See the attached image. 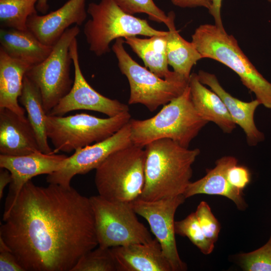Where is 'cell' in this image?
I'll return each instance as SVG.
<instances>
[{
  "label": "cell",
  "mask_w": 271,
  "mask_h": 271,
  "mask_svg": "<svg viewBox=\"0 0 271 271\" xmlns=\"http://www.w3.org/2000/svg\"><path fill=\"white\" fill-rule=\"evenodd\" d=\"M3 221L0 237L25 271H71L98 245L89 198L71 186L29 181Z\"/></svg>",
  "instance_id": "1"
},
{
  "label": "cell",
  "mask_w": 271,
  "mask_h": 271,
  "mask_svg": "<svg viewBox=\"0 0 271 271\" xmlns=\"http://www.w3.org/2000/svg\"><path fill=\"white\" fill-rule=\"evenodd\" d=\"M145 148V185L138 198L154 201L183 194L200 150L189 149L169 139L157 140Z\"/></svg>",
  "instance_id": "2"
},
{
  "label": "cell",
  "mask_w": 271,
  "mask_h": 271,
  "mask_svg": "<svg viewBox=\"0 0 271 271\" xmlns=\"http://www.w3.org/2000/svg\"><path fill=\"white\" fill-rule=\"evenodd\" d=\"M129 123L134 146L144 148L157 140L169 139L188 148L208 122L195 109L188 85L181 95L164 105L153 117L130 119Z\"/></svg>",
  "instance_id": "3"
},
{
  "label": "cell",
  "mask_w": 271,
  "mask_h": 271,
  "mask_svg": "<svg viewBox=\"0 0 271 271\" xmlns=\"http://www.w3.org/2000/svg\"><path fill=\"white\" fill-rule=\"evenodd\" d=\"M191 42L203 58L214 60L231 69L260 104L271 109V83L249 61L232 35L215 24H202L195 30Z\"/></svg>",
  "instance_id": "4"
},
{
  "label": "cell",
  "mask_w": 271,
  "mask_h": 271,
  "mask_svg": "<svg viewBox=\"0 0 271 271\" xmlns=\"http://www.w3.org/2000/svg\"><path fill=\"white\" fill-rule=\"evenodd\" d=\"M145 152L133 144L110 155L96 169L98 195L109 201L131 202L145 185Z\"/></svg>",
  "instance_id": "5"
},
{
  "label": "cell",
  "mask_w": 271,
  "mask_h": 271,
  "mask_svg": "<svg viewBox=\"0 0 271 271\" xmlns=\"http://www.w3.org/2000/svg\"><path fill=\"white\" fill-rule=\"evenodd\" d=\"M87 12L91 18L85 24L83 32L89 50L97 56L109 52L110 43L118 38L167 34L155 29L147 20L124 12L113 0L91 3Z\"/></svg>",
  "instance_id": "6"
},
{
  "label": "cell",
  "mask_w": 271,
  "mask_h": 271,
  "mask_svg": "<svg viewBox=\"0 0 271 271\" xmlns=\"http://www.w3.org/2000/svg\"><path fill=\"white\" fill-rule=\"evenodd\" d=\"M130 119L128 111L105 118L84 113L66 116L47 115V134L54 147V154L70 153L107 139Z\"/></svg>",
  "instance_id": "7"
},
{
  "label": "cell",
  "mask_w": 271,
  "mask_h": 271,
  "mask_svg": "<svg viewBox=\"0 0 271 271\" xmlns=\"http://www.w3.org/2000/svg\"><path fill=\"white\" fill-rule=\"evenodd\" d=\"M124 43L123 38L116 39L112 50L129 83V104H141L153 112L183 93L189 79L178 73L172 78H160L135 61L125 51Z\"/></svg>",
  "instance_id": "8"
},
{
  "label": "cell",
  "mask_w": 271,
  "mask_h": 271,
  "mask_svg": "<svg viewBox=\"0 0 271 271\" xmlns=\"http://www.w3.org/2000/svg\"><path fill=\"white\" fill-rule=\"evenodd\" d=\"M99 246L111 248L131 243H147L152 235L140 222L130 202L109 201L100 195L89 197Z\"/></svg>",
  "instance_id": "9"
},
{
  "label": "cell",
  "mask_w": 271,
  "mask_h": 271,
  "mask_svg": "<svg viewBox=\"0 0 271 271\" xmlns=\"http://www.w3.org/2000/svg\"><path fill=\"white\" fill-rule=\"evenodd\" d=\"M79 33L77 25L67 29L53 46L48 56L32 66L26 73L39 88L47 114L72 87L73 81L70 76L72 63L70 46Z\"/></svg>",
  "instance_id": "10"
},
{
  "label": "cell",
  "mask_w": 271,
  "mask_h": 271,
  "mask_svg": "<svg viewBox=\"0 0 271 271\" xmlns=\"http://www.w3.org/2000/svg\"><path fill=\"white\" fill-rule=\"evenodd\" d=\"M185 199L182 194L154 201L138 198L130 202L136 213L149 223L173 271H184L187 269L177 250L174 220L177 209Z\"/></svg>",
  "instance_id": "11"
},
{
  "label": "cell",
  "mask_w": 271,
  "mask_h": 271,
  "mask_svg": "<svg viewBox=\"0 0 271 271\" xmlns=\"http://www.w3.org/2000/svg\"><path fill=\"white\" fill-rule=\"evenodd\" d=\"M132 145L128 122L107 139L75 151L68 157L63 167L48 175L46 181L49 184L70 187L75 176L96 169L110 155Z\"/></svg>",
  "instance_id": "12"
},
{
  "label": "cell",
  "mask_w": 271,
  "mask_h": 271,
  "mask_svg": "<svg viewBox=\"0 0 271 271\" xmlns=\"http://www.w3.org/2000/svg\"><path fill=\"white\" fill-rule=\"evenodd\" d=\"M70 54L74 67L72 87L47 115L64 116L70 111L84 109L101 112L108 117H112L129 111L127 105L102 95L87 82L80 66L76 38L70 45Z\"/></svg>",
  "instance_id": "13"
},
{
  "label": "cell",
  "mask_w": 271,
  "mask_h": 271,
  "mask_svg": "<svg viewBox=\"0 0 271 271\" xmlns=\"http://www.w3.org/2000/svg\"><path fill=\"white\" fill-rule=\"evenodd\" d=\"M68 156L63 154H46L38 151L22 156L0 155V167L11 173L12 182L5 207L15 202L25 184L42 174H51L65 165Z\"/></svg>",
  "instance_id": "14"
},
{
  "label": "cell",
  "mask_w": 271,
  "mask_h": 271,
  "mask_svg": "<svg viewBox=\"0 0 271 271\" xmlns=\"http://www.w3.org/2000/svg\"><path fill=\"white\" fill-rule=\"evenodd\" d=\"M86 0H68L58 9L49 14L31 15L27 22V29L43 44L53 46L69 27L81 25L87 12Z\"/></svg>",
  "instance_id": "15"
},
{
  "label": "cell",
  "mask_w": 271,
  "mask_h": 271,
  "mask_svg": "<svg viewBox=\"0 0 271 271\" xmlns=\"http://www.w3.org/2000/svg\"><path fill=\"white\" fill-rule=\"evenodd\" d=\"M197 75L200 81L215 92L222 100L235 123L244 132L248 145L253 146L264 140L263 134L255 125L254 115L261 104L257 99L243 101L232 96L220 84L214 74L200 70Z\"/></svg>",
  "instance_id": "16"
},
{
  "label": "cell",
  "mask_w": 271,
  "mask_h": 271,
  "mask_svg": "<svg viewBox=\"0 0 271 271\" xmlns=\"http://www.w3.org/2000/svg\"><path fill=\"white\" fill-rule=\"evenodd\" d=\"M40 151L34 130L27 117L0 108V153L22 156Z\"/></svg>",
  "instance_id": "17"
},
{
  "label": "cell",
  "mask_w": 271,
  "mask_h": 271,
  "mask_svg": "<svg viewBox=\"0 0 271 271\" xmlns=\"http://www.w3.org/2000/svg\"><path fill=\"white\" fill-rule=\"evenodd\" d=\"M110 249L118 271H173L156 238L147 243H131Z\"/></svg>",
  "instance_id": "18"
},
{
  "label": "cell",
  "mask_w": 271,
  "mask_h": 271,
  "mask_svg": "<svg viewBox=\"0 0 271 271\" xmlns=\"http://www.w3.org/2000/svg\"><path fill=\"white\" fill-rule=\"evenodd\" d=\"M237 163V159L233 156L220 158L216 161L213 168L207 170L206 174L203 178L191 182L183 195L186 199L202 194L222 196L233 201L238 209L245 210L247 204L243 198V191L230 185L226 177L228 168Z\"/></svg>",
  "instance_id": "19"
},
{
  "label": "cell",
  "mask_w": 271,
  "mask_h": 271,
  "mask_svg": "<svg viewBox=\"0 0 271 271\" xmlns=\"http://www.w3.org/2000/svg\"><path fill=\"white\" fill-rule=\"evenodd\" d=\"M188 85L192 101L200 116L208 122L216 124L224 132H232L236 124L221 98L202 84L196 73H191Z\"/></svg>",
  "instance_id": "20"
},
{
  "label": "cell",
  "mask_w": 271,
  "mask_h": 271,
  "mask_svg": "<svg viewBox=\"0 0 271 271\" xmlns=\"http://www.w3.org/2000/svg\"><path fill=\"white\" fill-rule=\"evenodd\" d=\"M32 66L11 57L0 48V108H6L25 116V109L19 105L18 100L24 76Z\"/></svg>",
  "instance_id": "21"
},
{
  "label": "cell",
  "mask_w": 271,
  "mask_h": 271,
  "mask_svg": "<svg viewBox=\"0 0 271 271\" xmlns=\"http://www.w3.org/2000/svg\"><path fill=\"white\" fill-rule=\"evenodd\" d=\"M0 44V48L9 56L32 66L45 60L53 48L41 43L28 29L1 28Z\"/></svg>",
  "instance_id": "22"
},
{
  "label": "cell",
  "mask_w": 271,
  "mask_h": 271,
  "mask_svg": "<svg viewBox=\"0 0 271 271\" xmlns=\"http://www.w3.org/2000/svg\"><path fill=\"white\" fill-rule=\"evenodd\" d=\"M166 25L168 29L166 35V53L168 65L173 71L189 80L191 71L202 56L192 42L185 40L176 30L175 14L170 11Z\"/></svg>",
  "instance_id": "23"
},
{
  "label": "cell",
  "mask_w": 271,
  "mask_h": 271,
  "mask_svg": "<svg viewBox=\"0 0 271 271\" xmlns=\"http://www.w3.org/2000/svg\"><path fill=\"white\" fill-rule=\"evenodd\" d=\"M167 34L153 36L146 39L137 36L127 37L124 39V43L142 59L146 67L164 79L172 78L177 74L168 69L166 53Z\"/></svg>",
  "instance_id": "24"
},
{
  "label": "cell",
  "mask_w": 271,
  "mask_h": 271,
  "mask_svg": "<svg viewBox=\"0 0 271 271\" xmlns=\"http://www.w3.org/2000/svg\"><path fill=\"white\" fill-rule=\"evenodd\" d=\"M19 101L26 110L35 133L40 151L54 153L50 148L46 130L47 113L44 109L41 92L38 87L25 74Z\"/></svg>",
  "instance_id": "25"
},
{
  "label": "cell",
  "mask_w": 271,
  "mask_h": 271,
  "mask_svg": "<svg viewBox=\"0 0 271 271\" xmlns=\"http://www.w3.org/2000/svg\"><path fill=\"white\" fill-rule=\"evenodd\" d=\"M38 0H0V23L2 28L27 30V22L37 13Z\"/></svg>",
  "instance_id": "26"
},
{
  "label": "cell",
  "mask_w": 271,
  "mask_h": 271,
  "mask_svg": "<svg viewBox=\"0 0 271 271\" xmlns=\"http://www.w3.org/2000/svg\"><path fill=\"white\" fill-rule=\"evenodd\" d=\"M71 271H118L110 248L98 246L84 254Z\"/></svg>",
  "instance_id": "27"
},
{
  "label": "cell",
  "mask_w": 271,
  "mask_h": 271,
  "mask_svg": "<svg viewBox=\"0 0 271 271\" xmlns=\"http://www.w3.org/2000/svg\"><path fill=\"white\" fill-rule=\"evenodd\" d=\"M175 231L177 234L188 238L202 253L208 255L213 251L214 243L205 236L195 212L183 220L175 221Z\"/></svg>",
  "instance_id": "28"
},
{
  "label": "cell",
  "mask_w": 271,
  "mask_h": 271,
  "mask_svg": "<svg viewBox=\"0 0 271 271\" xmlns=\"http://www.w3.org/2000/svg\"><path fill=\"white\" fill-rule=\"evenodd\" d=\"M241 267L245 271H271V234L267 242L252 251L238 256Z\"/></svg>",
  "instance_id": "29"
},
{
  "label": "cell",
  "mask_w": 271,
  "mask_h": 271,
  "mask_svg": "<svg viewBox=\"0 0 271 271\" xmlns=\"http://www.w3.org/2000/svg\"><path fill=\"white\" fill-rule=\"evenodd\" d=\"M124 12L133 15L144 13L150 20L165 25L168 21V16L160 9L153 0H113Z\"/></svg>",
  "instance_id": "30"
},
{
  "label": "cell",
  "mask_w": 271,
  "mask_h": 271,
  "mask_svg": "<svg viewBox=\"0 0 271 271\" xmlns=\"http://www.w3.org/2000/svg\"><path fill=\"white\" fill-rule=\"evenodd\" d=\"M195 213L205 236L215 243L217 240L221 226L209 205L207 202L201 201Z\"/></svg>",
  "instance_id": "31"
},
{
  "label": "cell",
  "mask_w": 271,
  "mask_h": 271,
  "mask_svg": "<svg viewBox=\"0 0 271 271\" xmlns=\"http://www.w3.org/2000/svg\"><path fill=\"white\" fill-rule=\"evenodd\" d=\"M226 177L228 182L234 188L243 191L249 184L251 175L245 166L235 164L227 171Z\"/></svg>",
  "instance_id": "32"
},
{
  "label": "cell",
  "mask_w": 271,
  "mask_h": 271,
  "mask_svg": "<svg viewBox=\"0 0 271 271\" xmlns=\"http://www.w3.org/2000/svg\"><path fill=\"white\" fill-rule=\"evenodd\" d=\"M0 271H25L11 249L1 237Z\"/></svg>",
  "instance_id": "33"
},
{
  "label": "cell",
  "mask_w": 271,
  "mask_h": 271,
  "mask_svg": "<svg viewBox=\"0 0 271 271\" xmlns=\"http://www.w3.org/2000/svg\"><path fill=\"white\" fill-rule=\"evenodd\" d=\"M171 2L180 8L203 7L209 11L211 8L212 0H171Z\"/></svg>",
  "instance_id": "34"
},
{
  "label": "cell",
  "mask_w": 271,
  "mask_h": 271,
  "mask_svg": "<svg viewBox=\"0 0 271 271\" xmlns=\"http://www.w3.org/2000/svg\"><path fill=\"white\" fill-rule=\"evenodd\" d=\"M222 2V0H212L211 8L209 11V13L213 17L215 25L221 29H225L221 15Z\"/></svg>",
  "instance_id": "35"
},
{
  "label": "cell",
  "mask_w": 271,
  "mask_h": 271,
  "mask_svg": "<svg viewBox=\"0 0 271 271\" xmlns=\"http://www.w3.org/2000/svg\"><path fill=\"white\" fill-rule=\"evenodd\" d=\"M12 182L11 173L5 168H1L0 170V198L3 197L4 191L7 185Z\"/></svg>",
  "instance_id": "36"
},
{
  "label": "cell",
  "mask_w": 271,
  "mask_h": 271,
  "mask_svg": "<svg viewBox=\"0 0 271 271\" xmlns=\"http://www.w3.org/2000/svg\"><path fill=\"white\" fill-rule=\"evenodd\" d=\"M48 0H38L36 9L40 13L45 14L49 9Z\"/></svg>",
  "instance_id": "37"
},
{
  "label": "cell",
  "mask_w": 271,
  "mask_h": 271,
  "mask_svg": "<svg viewBox=\"0 0 271 271\" xmlns=\"http://www.w3.org/2000/svg\"><path fill=\"white\" fill-rule=\"evenodd\" d=\"M268 2H270L271 3V0H267Z\"/></svg>",
  "instance_id": "38"
}]
</instances>
